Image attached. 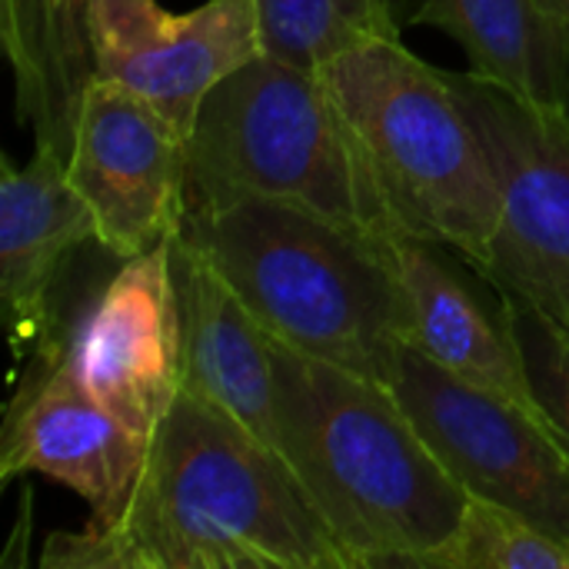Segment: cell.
I'll return each instance as SVG.
<instances>
[{"instance_id": "17", "label": "cell", "mask_w": 569, "mask_h": 569, "mask_svg": "<svg viewBox=\"0 0 569 569\" xmlns=\"http://www.w3.org/2000/svg\"><path fill=\"white\" fill-rule=\"evenodd\" d=\"M263 53L320 70L353 43L397 30L387 0H257Z\"/></svg>"}, {"instance_id": "1", "label": "cell", "mask_w": 569, "mask_h": 569, "mask_svg": "<svg viewBox=\"0 0 569 569\" xmlns=\"http://www.w3.org/2000/svg\"><path fill=\"white\" fill-rule=\"evenodd\" d=\"M47 569H353L283 453L180 390L113 523L53 533Z\"/></svg>"}, {"instance_id": "10", "label": "cell", "mask_w": 569, "mask_h": 569, "mask_svg": "<svg viewBox=\"0 0 569 569\" xmlns=\"http://www.w3.org/2000/svg\"><path fill=\"white\" fill-rule=\"evenodd\" d=\"M97 77L150 100L183 133L203 97L263 53L257 0H207L170 13L157 0H90Z\"/></svg>"}, {"instance_id": "9", "label": "cell", "mask_w": 569, "mask_h": 569, "mask_svg": "<svg viewBox=\"0 0 569 569\" xmlns=\"http://www.w3.org/2000/svg\"><path fill=\"white\" fill-rule=\"evenodd\" d=\"M57 363L127 427L157 430L183 390L173 240L123 260L77 317Z\"/></svg>"}, {"instance_id": "8", "label": "cell", "mask_w": 569, "mask_h": 569, "mask_svg": "<svg viewBox=\"0 0 569 569\" xmlns=\"http://www.w3.org/2000/svg\"><path fill=\"white\" fill-rule=\"evenodd\" d=\"M67 173L120 260L170 243L187 220L190 133L150 100L93 77L77 113Z\"/></svg>"}, {"instance_id": "6", "label": "cell", "mask_w": 569, "mask_h": 569, "mask_svg": "<svg viewBox=\"0 0 569 569\" xmlns=\"http://www.w3.org/2000/svg\"><path fill=\"white\" fill-rule=\"evenodd\" d=\"M500 193L487 267L493 290L569 313V107L523 100L480 73H450Z\"/></svg>"}, {"instance_id": "21", "label": "cell", "mask_w": 569, "mask_h": 569, "mask_svg": "<svg viewBox=\"0 0 569 569\" xmlns=\"http://www.w3.org/2000/svg\"><path fill=\"white\" fill-rule=\"evenodd\" d=\"M567 320H569V313H567Z\"/></svg>"}, {"instance_id": "19", "label": "cell", "mask_w": 569, "mask_h": 569, "mask_svg": "<svg viewBox=\"0 0 569 569\" xmlns=\"http://www.w3.org/2000/svg\"><path fill=\"white\" fill-rule=\"evenodd\" d=\"M497 297L533 403L569 450V320L510 290H497Z\"/></svg>"}, {"instance_id": "2", "label": "cell", "mask_w": 569, "mask_h": 569, "mask_svg": "<svg viewBox=\"0 0 569 569\" xmlns=\"http://www.w3.org/2000/svg\"><path fill=\"white\" fill-rule=\"evenodd\" d=\"M277 450L353 569H423L470 493L390 387L273 340Z\"/></svg>"}, {"instance_id": "14", "label": "cell", "mask_w": 569, "mask_h": 569, "mask_svg": "<svg viewBox=\"0 0 569 569\" xmlns=\"http://www.w3.org/2000/svg\"><path fill=\"white\" fill-rule=\"evenodd\" d=\"M393 263L410 303V343L440 370L540 413L503 317H490L470 283L447 263L443 247L393 237Z\"/></svg>"}, {"instance_id": "11", "label": "cell", "mask_w": 569, "mask_h": 569, "mask_svg": "<svg viewBox=\"0 0 569 569\" xmlns=\"http://www.w3.org/2000/svg\"><path fill=\"white\" fill-rule=\"evenodd\" d=\"M150 437L127 427L57 360L27 387L3 423L0 477L40 473L90 507L87 523H113L127 507Z\"/></svg>"}, {"instance_id": "20", "label": "cell", "mask_w": 569, "mask_h": 569, "mask_svg": "<svg viewBox=\"0 0 569 569\" xmlns=\"http://www.w3.org/2000/svg\"><path fill=\"white\" fill-rule=\"evenodd\" d=\"M543 3H547V7H550V10L569 27V0H543Z\"/></svg>"}, {"instance_id": "7", "label": "cell", "mask_w": 569, "mask_h": 569, "mask_svg": "<svg viewBox=\"0 0 569 569\" xmlns=\"http://www.w3.org/2000/svg\"><path fill=\"white\" fill-rule=\"evenodd\" d=\"M447 473L569 540V450L540 413L487 393L403 343L390 383Z\"/></svg>"}, {"instance_id": "16", "label": "cell", "mask_w": 569, "mask_h": 569, "mask_svg": "<svg viewBox=\"0 0 569 569\" xmlns=\"http://www.w3.org/2000/svg\"><path fill=\"white\" fill-rule=\"evenodd\" d=\"M413 20L447 30L483 80L569 107V27L543 0H420Z\"/></svg>"}, {"instance_id": "5", "label": "cell", "mask_w": 569, "mask_h": 569, "mask_svg": "<svg viewBox=\"0 0 569 569\" xmlns=\"http://www.w3.org/2000/svg\"><path fill=\"white\" fill-rule=\"evenodd\" d=\"M187 197L267 200L370 237H400L320 70L270 53H257L203 97L190 130Z\"/></svg>"}, {"instance_id": "3", "label": "cell", "mask_w": 569, "mask_h": 569, "mask_svg": "<svg viewBox=\"0 0 569 569\" xmlns=\"http://www.w3.org/2000/svg\"><path fill=\"white\" fill-rule=\"evenodd\" d=\"M180 237L213 263L277 343L393 383L400 350L410 343L393 237L267 200L190 203Z\"/></svg>"}, {"instance_id": "15", "label": "cell", "mask_w": 569, "mask_h": 569, "mask_svg": "<svg viewBox=\"0 0 569 569\" xmlns=\"http://www.w3.org/2000/svg\"><path fill=\"white\" fill-rule=\"evenodd\" d=\"M0 40L17 83V117L33 147H73L80 100L97 77L90 0H0Z\"/></svg>"}, {"instance_id": "13", "label": "cell", "mask_w": 569, "mask_h": 569, "mask_svg": "<svg viewBox=\"0 0 569 569\" xmlns=\"http://www.w3.org/2000/svg\"><path fill=\"white\" fill-rule=\"evenodd\" d=\"M97 243V223L67 160L57 150L33 147L23 167L3 160L0 177V297L7 307L13 347L47 333L50 297L70 257Z\"/></svg>"}, {"instance_id": "4", "label": "cell", "mask_w": 569, "mask_h": 569, "mask_svg": "<svg viewBox=\"0 0 569 569\" xmlns=\"http://www.w3.org/2000/svg\"><path fill=\"white\" fill-rule=\"evenodd\" d=\"M320 77L350 120L400 233L453 250L480 273L500 227V193L450 73L390 30L337 53Z\"/></svg>"}, {"instance_id": "12", "label": "cell", "mask_w": 569, "mask_h": 569, "mask_svg": "<svg viewBox=\"0 0 569 569\" xmlns=\"http://www.w3.org/2000/svg\"><path fill=\"white\" fill-rule=\"evenodd\" d=\"M173 280L180 297L183 390L277 447L273 337L180 233L173 237Z\"/></svg>"}, {"instance_id": "18", "label": "cell", "mask_w": 569, "mask_h": 569, "mask_svg": "<svg viewBox=\"0 0 569 569\" xmlns=\"http://www.w3.org/2000/svg\"><path fill=\"white\" fill-rule=\"evenodd\" d=\"M423 569H569V540L517 510L470 497L457 533Z\"/></svg>"}]
</instances>
